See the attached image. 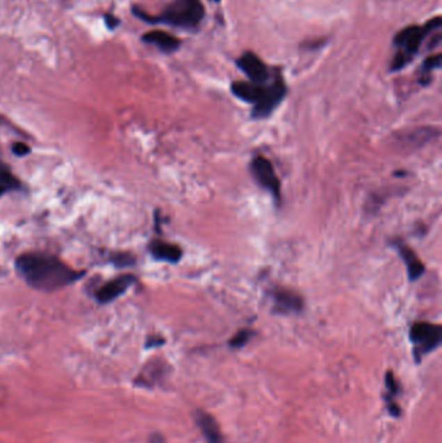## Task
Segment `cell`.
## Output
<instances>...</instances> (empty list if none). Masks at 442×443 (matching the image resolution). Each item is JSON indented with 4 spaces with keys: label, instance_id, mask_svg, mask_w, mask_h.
Returning <instances> with one entry per match:
<instances>
[{
    "label": "cell",
    "instance_id": "7402d4cb",
    "mask_svg": "<svg viewBox=\"0 0 442 443\" xmlns=\"http://www.w3.org/2000/svg\"><path fill=\"white\" fill-rule=\"evenodd\" d=\"M8 191H10V190H8L6 185H1V184H0V197H1L3 194H6Z\"/></svg>",
    "mask_w": 442,
    "mask_h": 443
},
{
    "label": "cell",
    "instance_id": "d6986e66",
    "mask_svg": "<svg viewBox=\"0 0 442 443\" xmlns=\"http://www.w3.org/2000/svg\"><path fill=\"white\" fill-rule=\"evenodd\" d=\"M386 386L391 389V393H394V392L398 389V386L395 384V380H394V376L392 372H388V374H386Z\"/></svg>",
    "mask_w": 442,
    "mask_h": 443
},
{
    "label": "cell",
    "instance_id": "e0dca14e",
    "mask_svg": "<svg viewBox=\"0 0 442 443\" xmlns=\"http://www.w3.org/2000/svg\"><path fill=\"white\" fill-rule=\"evenodd\" d=\"M441 68V53H437V55H433L428 58H425L424 61L423 68H422V79L425 76L431 74L433 70H437V69ZM420 79V81H422Z\"/></svg>",
    "mask_w": 442,
    "mask_h": 443
},
{
    "label": "cell",
    "instance_id": "5bb4252c",
    "mask_svg": "<svg viewBox=\"0 0 442 443\" xmlns=\"http://www.w3.org/2000/svg\"><path fill=\"white\" fill-rule=\"evenodd\" d=\"M0 184L6 185L10 191H19L22 188V184L17 176H15L10 172L8 165L0 162Z\"/></svg>",
    "mask_w": 442,
    "mask_h": 443
},
{
    "label": "cell",
    "instance_id": "3957f363",
    "mask_svg": "<svg viewBox=\"0 0 442 443\" xmlns=\"http://www.w3.org/2000/svg\"><path fill=\"white\" fill-rule=\"evenodd\" d=\"M140 19L152 24H165L181 29H196L205 17V8L200 0H174L164 12L152 17L143 12H136Z\"/></svg>",
    "mask_w": 442,
    "mask_h": 443
},
{
    "label": "cell",
    "instance_id": "52a82bcc",
    "mask_svg": "<svg viewBox=\"0 0 442 443\" xmlns=\"http://www.w3.org/2000/svg\"><path fill=\"white\" fill-rule=\"evenodd\" d=\"M236 65L253 83H268L274 76V72H270L269 67L253 52H244L236 60Z\"/></svg>",
    "mask_w": 442,
    "mask_h": 443
},
{
    "label": "cell",
    "instance_id": "4fadbf2b",
    "mask_svg": "<svg viewBox=\"0 0 442 443\" xmlns=\"http://www.w3.org/2000/svg\"><path fill=\"white\" fill-rule=\"evenodd\" d=\"M143 42L154 44L161 52H165V53L175 52L177 49L182 46V42L179 39L174 37L172 34H169V33H166V31H161V30H154V31L147 33V34L143 35Z\"/></svg>",
    "mask_w": 442,
    "mask_h": 443
},
{
    "label": "cell",
    "instance_id": "8fae6325",
    "mask_svg": "<svg viewBox=\"0 0 442 443\" xmlns=\"http://www.w3.org/2000/svg\"><path fill=\"white\" fill-rule=\"evenodd\" d=\"M195 421L197 426L200 428L202 433L204 434L205 440L208 443H222L223 442V437H222L221 429L218 426V423L215 421V419L212 415L208 414L206 411L197 410L195 415Z\"/></svg>",
    "mask_w": 442,
    "mask_h": 443
},
{
    "label": "cell",
    "instance_id": "9a60e30c",
    "mask_svg": "<svg viewBox=\"0 0 442 443\" xmlns=\"http://www.w3.org/2000/svg\"><path fill=\"white\" fill-rule=\"evenodd\" d=\"M254 336V332L250 329H241L230 340V346L232 349H239L245 346L249 342L250 338Z\"/></svg>",
    "mask_w": 442,
    "mask_h": 443
},
{
    "label": "cell",
    "instance_id": "7c38bea8",
    "mask_svg": "<svg viewBox=\"0 0 442 443\" xmlns=\"http://www.w3.org/2000/svg\"><path fill=\"white\" fill-rule=\"evenodd\" d=\"M149 253L154 260L167 263H178L182 260L183 251L178 245L166 241L154 240L149 246Z\"/></svg>",
    "mask_w": 442,
    "mask_h": 443
},
{
    "label": "cell",
    "instance_id": "ba28073f",
    "mask_svg": "<svg viewBox=\"0 0 442 443\" xmlns=\"http://www.w3.org/2000/svg\"><path fill=\"white\" fill-rule=\"evenodd\" d=\"M135 281L136 278L134 275H130V274L121 275L115 279L106 281V284H103L99 290H95L94 297L99 303L108 305L113 302L115 299H120L122 294H125L126 292L134 285Z\"/></svg>",
    "mask_w": 442,
    "mask_h": 443
},
{
    "label": "cell",
    "instance_id": "30bf717a",
    "mask_svg": "<svg viewBox=\"0 0 442 443\" xmlns=\"http://www.w3.org/2000/svg\"><path fill=\"white\" fill-rule=\"evenodd\" d=\"M393 245L394 248L398 251L400 257L404 260V265H406L410 281H416V280L420 279L424 271H425L423 262L419 260L418 256L415 254V251L410 246H407L406 244H404L402 241H395Z\"/></svg>",
    "mask_w": 442,
    "mask_h": 443
},
{
    "label": "cell",
    "instance_id": "ac0fdd59",
    "mask_svg": "<svg viewBox=\"0 0 442 443\" xmlns=\"http://www.w3.org/2000/svg\"><path fill=\"white\" fill-rule=\"evenodd\" d=\"M12 152L17 157H25V156H28L31 152V149H30L29 145L25 144L22 142H19V143H15V144L12 145Z\"/></svg>",
    "mask_w": 442,
    "mask_h": 443
},
{
    "label": "cell",
    "instance_id": "2e32d148",
    "mask_svg": "<svg viewBox=\"0 0 442 443\" xmlns=\"http://www.w3.org/2000/svg\"><path fill=\"white\" fill-rule=\"evenodd\" d=\"M135 260H135L134 256L130 253H117L110 257V262L118 269H125V267L134 266Z\"/></svg>",
    "mask_w": 442,
    "mask_h": 443
},
{
    "label": "cell",
    "instance_id": "44dd1931",
    "mask_svg": "<svg viewBox=\"0 0 442 443\" xmlns=\"http://www.w3.org/2000/svg\"><path fill=\"white\" fill-rule=\"evenodd\" d=\"M164 340L163 338H149L147 342V347L156 346V345H163Z\"/></svg>",
    "mask_w": 442,
    "mask_h": 443
},
{
    "label": "cell",
    "instance_id": "5b68a950",
    "mask_svg": "<svg viewBox=\"0 0 442 443\" xmlns=\"http://www.w3.org/2000/svg\"><path fill=\"white\" fill-rule=\"evenodd\" d=\"M410 340L414 344L416 359L436 350L441 345L442 328L439 324L418 321L410 329Z\"/></svg>",
    "mask_w": 442,
    "mask_h": 443
},
{
    "label": "cell",
    "instance_id": "6da1fadb",
    "mask_svg": "<svg viewBox=\"0 0 442 443\" xmlns=\"http://www.w3.org/2000/svg\"><path fill=\"white\" fill-rule=\"evenodd\" d=\"M16 271L33 290L55 292L83 278V271H76L49 253H25L16 260Z\"/></svg>",
    "mask_w": 442,
    "mask_h": 443
},
{
    "label": "cell",
    "instance_id": "603a6c76",
    "mask_svg": "<svg viewBox=\"0 0 442 443\" xmlns=\"http://www.w3.org/2000/svg\"><path fill=\"white\" fill-rule=\"evenodd\" d=\"M212 1H215V3H220V1H221V0H212Z\"/></svg>",
    "mask_w": 442,
    "mask_h": 443
},
{
    "label": "cell",
    "instance_id": "8992f818",
    "mask_svg": "<svg viewBox=\"0 0 442 443\" xmlns=\"http://www.w3.org/2000/svg\"><path fill=\"white\" fill-rule=\"evenodd\" d=\"M249 169L254 181L260 184L265 191H268L277 203H280L281 201V185H280L278 175L275 173V169L270 162V160L262 157V156H256V157H253V160L250 162Z\"/></svg>",
    "mask_w": 442,
    "mask_h": 443
},
{
    "label": "cell",
    "instance_id": "7a4b0ae2",
    "mask_svg": "<svg viewBox=\"0 0 442 443\" xmlns=\"http://www.w3.org/2000/svg\"><path fill=\"white\" fill-rule=\"evenodd\" d=\"M231 91L235 97L243 101L253 104L252 110L253 118H266L269 117L287 95V86L280 73L274 70L271 82L268 83H253L238 81L231 85Z\"/></svg>",
    "mask_w": 442,
    "mask_h": 443
},
{
    "label": "cell",
    "instance_id": "277c9868",
    "mask_svg": "<svg viewBox=\"0 0 442 443\" xmlns=\"http://www.w3.org/2000/svg\"><path fill=\"white\" fill-rule=\"evenodd\" d=\"M441 17H436L428 21L424 26H409L406 29L401 30L394 37V46L398 51L392 61L391 70L397 72L407 67L418 55L424 39L434 30L441 29Z\"/></svg>",
    "mask_w": 442,
    "mask_h": 443
},
{
    "label": "cell",
    "instance_id": "ffe728a7",
    "mask_svg": "<svg viewBox=\"0 0 442 443\" xmlns=\"http://www.w3.org/2000/svg\"><path fill=\"white\" fill-rule=\"evenodd\" d=\"M106 25H108L110 29H113V28H115V26L118 25V19L115 17V16H112V15H106Z\"/></svg>",
    "mask_w": 442,
    "mask_h": 443
},
{
    "label": "cell",
    "instance_id": "9c48e42d",
    "mask_svg": "<svg viewBox=\"0 0 442 443\" xmlns=\"http://www.w3.org/2000/svg\"><path fill=\"white\" fill-rule=\"evenodd\" d=\"M274 311L278 314H297L304 310V299L293 290L275 288L270 293Z\"/></svg>",
    "mask_w": 442,
    "mask_h": 443
}]
</instances>
